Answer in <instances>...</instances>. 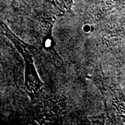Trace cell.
Masks as SVG:
<instances>
[{"label":"cell","instance_id":"6da1fadb","mask_svg":"<svg viewBox=\"0 0 125 125\" xmlns=\"http://www.w3.org/2000/svg\"><path fill=\"white\" fill-rule=\"evenodd\" d=\"M1 31L4 33L8 38H9L12 42L15 45L19 51L22 53L23 57L26 61V83L28 90L30 93H35L42 85L41 82L36 74L34 65L33 62V59L29 49L27 46L23 43L22 41L18 40L15 36H14L12 32L9 30L8 27L5 25L4 23L1 22Z\"/></svg>","mask_w":125,"mask_h":125}]
</instances>
